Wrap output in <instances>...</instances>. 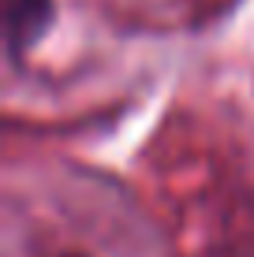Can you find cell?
<instances>
[{"mask_svg": "<svg viewBox=\"0 0 254 257\" xmlns=\"http://www.w3.org/2000/svg\"><path fill=\"white\" fill-rule=\"evenodd\" d=\"M0 8H4V56L8 64H23L56 23V0H0Z\"/></svg>", "mask_w": 254, "mask_h": 257, "instance_id": "cell-1", "label": "cell"}, {"mask_svg": "<svg viewBox=\"0 0 254 257\" xmlns=\"http://www.w3.org/2000/svg\"><path fill=\"white\" fill-rule=\"evenodd\" d=\"M60 257H86V253H60Z\"/></svg>", "mask_w": 254, "mask_h": 257, "instance_id": "cell-2", "label": "cell"}]
</instances>
